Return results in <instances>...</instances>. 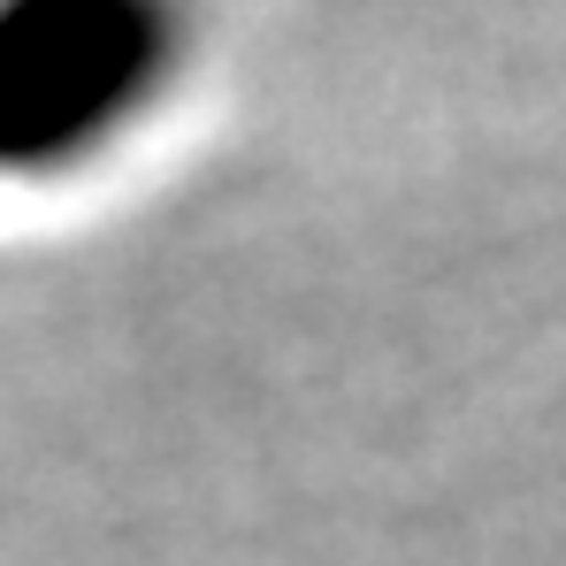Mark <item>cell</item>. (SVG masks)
Returning <instances> with one entry per match:
<instances>
[{"label": "cell", "mask_w": 566, "mask_h": 566, "mask_svg": "<svg viewBox=\"0 0 566 566\" xmlns=\"http://www.w3.org/2000/svg\"><path fill=\"white\" fill-rule=\"evenodd\" d=\"M177 62V0H0V169L39 177L85 161Z\"/></svg>", "instance_id": "1"}]
</instances>
